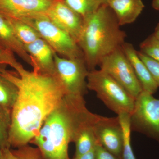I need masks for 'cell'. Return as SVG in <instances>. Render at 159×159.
<instances>
[{
	"label": "cell",
	"mask_w": 159,
	"mask_h": 159,
	"mask_svg": "<svg viewBox=\"0 0 159 159\" xmlns=\"http://www.w3.org/2000/svg\"><path fill=\"white\" fill-rule=\"evenodd\" d=\"M14 69L16 72L7 70L6 67L0 71L18 89L11 111L9 137L10 147L18 148L28 145L34 139L67 93L57 74L29 71L20 62Z\"/></svg>",
	"instance_id": "1"
},
{
	"label": "cell",
	"mask_w": 159,
	"mask_h": 159,
	"mask_svg": "<svg viewBox=\"0 0 159 159\" xmlns=\"http://www.w3.org/2000/svg\"><path fill=\"white\" fill-rule=\"evenodd\" d=\"M90 112L83 96L66 94L30 143L37 146L44 159H70L69 144Z\"/></svg>",
	"instance_id": "2"
},
{
	"label": "cell",
	"mask_w": 159,
	"mask_h": 159,
	"mask_svg": "<svg viewBox=\"0 0 159 159\" xmlns=\"http://www.w3.org/2000/svg\"><path fill=\"white\" fill-rule=\"evenodd\" d=\"M53 0H0V14L23 21L46 13Z\"/></svg>",
	"instance_id": "11"
},
{
	"label": "cell",
	"mask_w": 159,
	"mask_h": 159,
	"mask_svg": "<svg viewBox=\"0 0 159 159\" xmlns=\"http://www.w3.org/2000/svg\"><path fill=\"white\" fill-rule=\"evenodd\" d=\"M23 21L35 29L41 38L59 56L67 58H84L82 51L76 41L54 25L46 13L38 15Z\"/></svg>",
	"instance_id": "5"
},
{
	"label": "cell",
	"mask_w": 159,
	"mask_h": 159,
	"mask_svg": "<svg viewBox=\"0 0 159 159\" xmlns=\"http://www.w3.org/2000/svg\"><path fill=\"white\" fill-rule=\"evenodd\" d=\"M87 82L88 89L95 92L97 97L117 115L132 113L135 99L107 73L100 69L89 71Z\"/></svg>",
	"instance_id": "4"
},
{
	"label": "cell",
	"mask_w": 159,
	"mask_h": 159,
	"mask_svg": "<svg viewBox=\"0 0 159 159\" xmlns=\"http://www.w3.org/2000/svg\"><path fill=\"white\" fill-rule=\"evenodd\" d=\"M1 159H17L11 150V148L1 149Z\"/></svg>",
	"instance_id": "27"
},
{
	"label": "cell",
	"mask_w": 159,
	"mask_h": 159,
	"mask_svg": "<svg viewBox=\"0 0 159 159\" xmlns=\"http://www.w3.org/2000/svg\"><path fill=\"white\" fill-rule=\"evenodd\" d=\"M95 159H122L111 153L100 144H97L95 148Z\"/></svg>",
	"instance_id": "26"
},
{
	"label": "cell",
	"mask_w": 159,
	"mask_h": 159,
	"mask_svg": "<svg viewBox=\"0 0 159 159\" xmlns=\"http://www.w3.org/2000/svg\"><path fill=\"white\" fill-rule=\"evenodd\" d=\"M122 48L133 68L135 74L142 85L143 91L152 95L156 93L158 86L146 66L139 57L138 51L133 45L125 42Z\"/></svg>",
	"instance_id": "14"
},
{
	"label": "cell",
	"mask_w": 159,
	"mask_h": 159,
	"mask_svg": "<svg viewBox=\"0 0 159 159\" xmlns=\"http://www.w3.org/2000/svg\"><path fill=\"white\" fill-rule=\"evenodd\" d=\"M0 45L32 66L31 57L26 51L25 46L18 38L9 21L1 14Z\"/></svg>",
	"instance_id": "15"
},
{
	"label": "cell",
	"mask_w": 159,
	"mask_h": 159,
	"mask_svg": "<svg viewBox=\"0 0 159 159\" xmlns=\"http://www.w3.org/2000/svg\"><path fill=\"white\" fill-rule=\"evenodd\" d=\"M11 111L0 105V148H11L9 142Z\"/></svg>",
	"instance_id": "21"
},
{
	"label": "cell",
	"mask_w": 159,
	"mask_h": 159,
	"mask_svg": "<svg viewBox=\"0 0 159 159\" xmlns=\"http://www.w3.org/2000/svg\"><path fill=\"white\" fill-rule=\"evenodd\" d=\"M130 122L131 129L159 142V99L142 91L135 99Z\"/></svg>",
	"instance_id": "6"
},
{
	"label": "cell",
	"mask_w": 159,
	"mask_h": 159,
	"mask_svg": "<svg viewBox=\"0 0 159 159\" xmlns=\"http://www.w3.org/2000/svg\"><path fill=\"white\" fill-rule=\"evenodd\" d=\"M95 148L82 155L74 157V158L72 159H95Z\"/></svg>",
	"instance_id": "28"
},
{
	"label": "cell",
	"mask_w": 159,
	"mask_h": 159,
	"mask_svg": "<svg viewBox=\"0 0 159 159\" xmlns=\"http://www.w3.org/2000/svg\"><path fill=\"white\" fill-rule=\"evenodd\" d=\"M99 66L124 88L135 99L143 91L132 66L122 48L103 57Z\"/></svg>",
	"instance_id": "7"
},
{
	"label": "cell",
	"mask_w": 159,
	"mask_h": 159,
	"mask_svg": "<svg viewBox=\"0 0 159 159\" xmlns=\"http://www.w3.org/2000/svg\"><path fill=\"white\" fill-rule=\"evenodd\" d=\"M1 148H0V159H1Z\"/></svg>",
	"instance_id": "31"
},
{
	"label": "cell",
	"mask_w": 159,
	"mask_h": 159,
	"mask_svg": "<svg viewBox=\"0 0 159 159\" xmlns=\"http://www.w3.org/2000/svg\"><path fill=\"white\" fill-rule=\"evenodd\" d=\"M46 14L54 25L70 34L77 43L82 31L84 18L64 0H53Z\"/></svg>",
	"instance_id": "9"
},
{
	"label": "cell",
	"mask_w": 159,
	"mask_h": 159,
	"mask_svg": "<svg viewBox=\"0 0 159 159\" xmlns=\"http://www.w3.org/2000/svg\"><path fill=\"white\" fill-rule=\"evenodd\" d=\"M152 7L153 9L159 11V0H153L152 2Z\"/></svg>",
	"instance_id": "29"
},
{
	"label": "cell",
	"mask_w": 159,
	"mask_h": 159,
	"mask_svg": "<svg viewBox=\"0 0 159 159\" xmlns=\"http://www.w3.org/2000/svg\"><path fill=\"white\" fill-rule=\"evenodd\" d=\"M55 70L67 94L84 97L89 70L84 58H67L54 54Z\"/></svg>",
	"instance_id": "8"
},
{
	"label": "cell",
	"mask_w": 159,
	"mask_h": 159,
	"mask_svg": "<svg viewBox=\"0 0 159 159\" xmlns=\"http://www.w3.org/2000/svg\"><path fill=\"white\" fill-rule=\"evenodd\" d=\"M32 61L33 71L38 74L56 75L54 55L55 52L44 40L40 38L25 45Z\"/></svg>",
	"instance_id": "12"
},
{
	"label": "cell",
	"mask_w": 159,
	"mask_h": 159,
	"mask_svg": "<svg viewBox=\"0 0 159 159\" xmlns=\"http://www.w3.org/2000/svg\"><path fill=\"white\" fill-rule=\"evenodd\" d=\"M94 131L99 144L111 153L122 158L123 133L118 117L99 116Z\"/></svg>",
	"instance_id": "10"
},
{
	"label": "cell",
	"mask_w": 159,
	"mask_h": 159,
	"mask_svg": "<svg viewBox=\"0 0 159 159\" xmlns=\"http://www.w3.org/2000/svg\"><path fill=\"white\" fill-rule=\"evenodd\" d=\"M153 35L154 36L155 38H156L157 39L159 40V24L157 26L156 28L155 29V31L154 32Z\"/></svg>",
	"instance_id": "30"
},
{
	"label": "cell",
	"mask_w": 159,
	"mask_h": 159,
	"mask_svg": "<svg viewBox=\"0 0 159 159\" xmlns=\"http://www.w3.org/2000/svg\"><path fill=\"white\" fill-rule=\"evenodd\" d=\"M3 66H0V68ZM18 89L14 83L0 71V105L11 111L18 96Z\"/></svg>",
	"instance_id": "17"
},
{
	"label": "cell",
	"mask_w": 159,
	"mask_h": 159,
	"mask_svg": "<svg viewBox=\"0 0 159 159\" xmlns=\"http://www.w3.org/2000/svg\"><path fill=\"white\" fill-rule=\"evenodd\" d=\"M120 26L107 4L84 19L77 43L89 71L96 69L103 57L122 48L126 35Z\"/></svg>",
	"instance_id": "3"
},
{
	"label": "cell",
	"mask_w": 159,
	"mask_h": 159,
	"mask_svg": "<svg viewBox=\"0 0 159 159\" xmlns=\"http://www.w3.org/2000/svg\"><path fill=\"white\" fill-rule=\"evenodd\" d=\"M11 150L17 159H41L42 157L38 148H34L29 145L16 149H11Z\"/></svg>",
	"instance_id": "23"
},
{
	"label": "cell",
	"mask_w": 159,
	"mask_h": 159,
	"mask_svg": "<svg viewBox=\"0 0 159 159\" xmlns=\"http://www.w3.org/2000/svg\"><path fill=\"white\" fill-rule=\"evenodd\" d=\"M138 54L147 67L154 80L159 87V62L141 51H138Z\"/></svg>",
	"instance_id": "24"
},
{
	"label": "cell",
	"mask_w": 159,
	"mask_h": 159,
	"mask_svg": "<svg viewBox=\"0 0 159 159\" xmlns=\"http://www.w3.org/2000/svg\"><path fill=\"white\" fill-rule=\"evenodd\" d=\"M99 116L91 112L80 125L73 140L76 146L74 157L87 153L99 144L94 131V124Z\"/></svg>",
	"instance_id": "13"
},
{
	"label": "cell",
	"mask_w": 159,
	"mask_h": 159,
	"mask_svg": "<svg viewBox=\"0 0 159 159\" xmlns=\"http://www.w3.org/2000/svg\"><path fill=\"white\" fill-rule=\"evenodd\" d=\"M18 63L13 53L0 45V65L9 66L14 69Z\"/></svg>",
	"instance_id": "25"
},
{
	"label": "cell",
	"mask_w": 159,
	"mask_h": 159,
	"mask_svg": "<svg viewBox=\"0 0 159 159\" xmlns=\"http://www.w3.org/2000/svg\"><path fill=\"white\" fill-rule=\"evenodd\" d=\"M140 49L143 54L159 62V40L153 34L141 43Z\"/></svg>",
	"instance_id": "22"
},
{
	"label": "cell",
	"mask_w": 159,
	"mask_h": 159,
	"mask_svg": "<svg viewBox=\"0 0 159 159\" xmlns=\"http://www.w3.org/2000/svg\"><path fill=\"white\" fill-rule=\"evenodd\" d=\"M70 8L84 19L98 10L101 6L107 4L108 0H64Z\"/></svg>",
	"instance_id": "20"
},
{
	"label": "cell",
	"mask_w": 159,
	"mask_h": 159,
	"mask_svg": "<svg viewBox=\"0 0 159 159\" xmlns=\"http://www.w3.org/2000/svg\"><path fill=\"white\" fill-rule=\"evenodd\" d=\"M6 19L9 21L18 38L24 46L41 38L39 33L35 29L25 22L19 20Z\"/></svg>",
	"instance_id": "18"
},
{
	"label": "cell",
	"mask_w": 159,
	"mask_h": 159,
	"mask_svg": "<svg viewBox=\"0 0 159 159\" xmlns=\"http://www.w3.org/2000/svg\"><path fill=\"white\" fill-rule=\"evenodd\" d=\"M118 116L123 133L122 159H136L131 144L130 115L122 113Z\"/></svg>",
	"instance_id": "19"
},
{
	"label": "cell",
	"mask_w": 159,
	"mask_h": 159,
	"mask_svg": "<svg viewBox=\"0 0 159 159\" xmlns=\"http://www.w3.org/2000/svg\"><path fill=\"white\" fill-rule=\"evenodd\" d=\"M107 5L120 26L134 23L145 8L142 0H108Z\"/></svg>",
	"instance_id": "16"
}]
</instances>
